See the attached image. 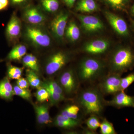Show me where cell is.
Segmentation results:
<instances>
[{
  "instance_id": "d590c367",
  "label": "cell",
  "mask_w": 134,
  "mask_h": 134,
  "mask_svg": "<svg viewBox=\"0 0 134 134\" xmlns=\"http://www.w3.org/2000/svg\"><path fill=\"white\" fill-rule=\"evenodd\" d=\"M77 0H63L65 5L68 7L72 8L74 7L75 2Z\"/></svg>"
},
{
  "instance_id": "1f68e13d",
  "label": "cell",
  "mask_w": 134,
  "mask_h": 134,
  "mask_svg": "<svg viewBox=\"0 0 134 134\" xmlns=\"http://www.w3.org/2000/svg\"><path fill=\"white\" fill-rule=\"evenodd\" d=\"M134 82V73L130 74L123 78H121L120 83V90L124 91Z\"/></svg>"
},
{
  "instance_id": "74e56055",
  "label": "cell",
  "mask_w": 134,
  "mask_h": 134,
  "mask_svg": "<svg viewBox=\"0 0 134 134\" xmlns=\"http://www.w3.org/2000/svg\"><path fill=\"white\" fill-rule=\"evenodd\" d=\"M131 24H132V25L133 27L134 28V20L133 19H131Z\"/></svg>"
},
{
  "instance_id": "5b68a950",
  "label": "cell",
  "mask_w": 134,
  "mask_h": 134,
  "mask_svg": "<svg viewBox=\"0 0 134 134\" xmlns=\"http://www.w3.org/2000/svg\"><path fill=\"white\" fill-rule=\"evenodd\" d=\"M57 81L66 96H74L79 90L80 81L77 73L72 69L63 71L58 76Z\"/></svg>"
},
{
  "instance_id": "52a82bcc",
  "label": "cell",
  "mask_w": 134,
  "mask_h": 134,
  "mask_svg": "<svg viewBox=\"0 0 134 134\" xmlns=\"http://www.w3.org/2000/svg\"><path fill=\"white\" fill-rule=\"evenodd\" d=\"M121 75L110 73L102 79L99 88L103 95H114L121 91Z\"/></svg>"
},
{
  "instance_id": "6da1fadb",
  "label": "cell",
  "mask_w": 134,
  "mask_h": 134,
  "mask_svg": "<svg viewBox=\"0 0 134 134\" xmlns=\"http://www.w3.org/2000/svg\"><path fill=\"white\" fill-rule=\"evenodd\" d=\"M77 104L84 115H95L100 117L105 106L103 94L99 88L91 87L79 93L77 99Z\"/></svg>"
},
{
  "instance_id": "4fadbf2b",
  "label": "cell",
  "mask_w": 134,
  "mask_h": 134,
  "mask_svg": "<svg viewBox=\"0 0 134 134\" xmlns=\"http://www.w3.org/2000/svg\"><path fill=\"white\" fill-rule=\"evenodd\" d=\"M106 106H112L117 108L125 107L134 108V97L127 95L124 91H120L114 94L111 100H106Z\"/></svg>"
},
{
  "instance_id": "d4e9b609",
  "label": "cell",
  "mask_w": 134,
  "mask_h": 134,
  "mask_svg": "<svg viewBox=\"0 0 134 134\" xmlns=\"http://www.w3.org/2000/svg\"><path fill=\"white\" fill-rule=\"evenodd\" d=\"M40 1L42 8L46 12L54 13L59 8V0H40Z\"/></svg>"
},
{
  "instance_id": "d6986e66",
  "label": "cell",
  "mask_w": 134,
  "mask_h": 134,
  "mask_svg": "<svg viewBox=\"0 0 134 134\" xmlns=\"http://www.w3.org/2000/svg\"><path fill=\"white\" fill-rule=\"evenodd\" d=\"M27 52L26 46L23 44L17 45L9 52L6 58L10 61L20 60L26 55Z\"/></svg>"
},
{
  "instance_id": "cb8c5ba5",
  "label": "cell",
  "mask_w": 134,
  "mask_h": 134,
  "mask_svg": "<svg viewBox=\"0 0 134 134\" xmlns=\"http://www.w3.org/2000/svg\"><path fill=\"white\" fill-rule=\"evenodd\" d=\"M26 79L30 86L35 88H38L41 86L42 81L39 77L38 74L29 69L26 70Z\"/></svg>"
},
{
  "instance_id": "3957f363",
  "label": "cell",
  "mask_w": 134,
  "mask_h": 134,
  "mask_svg": "<svg viewBox=\"0 0 134 134\" xmlns=\"http://www.w3.org/2000/svg\"><path fill=\"white\" fill-rule=\"evenodd\" d=\"M104 68L103 62L98 59L84 58L79 64L77 73L80 82H87L95 81L102 76Z\"/></svg>"
},
{
  "instance_id": "e575fe53",
  "label": "cell",
  "mask_w": 134,
  "mask_h": 134,
  "mask_svg": "<svg viewBox=\"0 0 134 134\" xmlns=\"http://www.w3.org/2000/svg\"><path fill=\"white\" fill-rule=\"evenodd\" d=\"M9 4V0H0V11L5 10Z\"/></svg>"
},
{
  "instance_id": "7402d4cb",
  "label": "cell",
  "mask_w": 134,
  "mask_h": 134,
  "mask_svg": "<svg viewBox=\"0 0 134 134\" xmlns=\"http://www.w3.org/2000/svg\"><path fill=\"white\" fill-rule=\"evenodd\" d=\"M22 62L24 66L32 70L38 74L40 71V67L38 60L32 54H28L22 58Z\"/></svg>"
},
{
  "instance_id": "83f0119b",
  "label": "cell",
  "mask_w": 134,
  "mask_h": 134,
  "mask_svg": "<svg viewBox=\"0 0 134 134\" xmlns=\"http://www.w3.org/2000/svg\"><path fill=\"white\" fill-rule=\"evenodd\" d=\"M99 117L95 115H90L85 121L86 127L90 130L96 132L97 129L100 126V122Z\"/></svg>"
},
{
  "instance_id": "ffe728a7",
  "label": "cell",
  "mask_w": 134,
  "mask_h": 134,
  "mask_svg": "<svg viewBox=\"0 0 134 134\" xmlns=\"http://www.w3.org/2000/svg\"><path fill=\"white\" fill-rule=\"evenodd\" d=\"M113 9L118 11H126L132 0H99Z\"/></svg>"
},
{
  "instance_id": "9c48e42d",
  "label": "cell",
  "mask_w": 134,
  "mask_h": 134,
  "mask_svg": "<svg viewBox=\"0 0 134 134\" xmlns=\"http://www.w3.org/2000/svg\"><path fill=\"white\" fill-rule=\"evenodd\" d=\"M69 17L68 13L62 11L56 15L51 21L50 30L54 37L56 39L60 40L63 38L65 35Z\"/></svg>"
},
{
  "instance_id": "603a6c76",
  "label": "cell",
  "mask_w": 134,
  "mask_h": 134,
  "mask_svg": "<svg viewBox=\"0 0 134 134\" xmlns=\"http://www.w3.org/2000/svg\"><path fill=\"white\" fill-rule=\"evenodd\" d=\"M81 108L78 105H69L65 107L61 111L60 114L74 119L81 120L79 117Z\"/></svg>"
},
{
  "instance_id": "f1b7e54d",
  "label": "cell",
  "mask_w": 134,
  "mask_h": 134,
  "mask_svg": "<svg viewBox=\"0 0 134 134\" xmlns=\"http://www.w3.org/2000/svg\"><path fill=\"white\" fill-rule=\"evenodd\" d=\"M99 128L101 134H117L112 123L108 121L105 118L103 119L100 122Z\"/></svg>"
},
{
  "instance_id": "ba28073f",
  "label": "cell",
  "mask_w": 134,
  "mask_h": 134,
  "mask_svg": "<svg viewBox=\"0 0 134 134\" xmlns=\"http://www.w3.org/2000/svg\"><path fill=\"white\" fill-rule=\"evenodd\" d=\"M23 17L29 25L42 26L47 20L46 15L36 6L27 5L23 12Z\"/></svg>"
},
{
  "instance_id": "4316f807",
  "label": "cell",
  "mask_w": 134,
  "mask_h": 134,
  "mask_svg": "<svg viewBox=\"0 0 134 134\" xmlns=\"http://www.w3.org/2000/svg\"><path fill=\"white\" fill-rule=\"evenodd\" d=\"M23 69V68H19L10 64H8L7 69L8 77L9 79L16 80L19 79L21 77Z\"/></svg>"
},
{
  "instance_id": "8992f818",
  "label": "cell",
  "mask_w": 134,
  "mask_h": 134,
  "mask_svg": "<svg viewBox=\"0 0 134 134\" xmlns=\"http://www.w3.org/2000/svg\"><path fill=\"white\" fill-rule=\"evenodd\" d=\"M70 60L69 54L62 51H58L52 54L47 60L45 65L46 74L52 76L60 71Z\"/></svg>"
},
{
  "instance_id": "ac0fdd59",
  "label": "cell",
  "mask_w": 134,
  "mask_h": 134,
  "mask_svg": "<svg viewBox=\"0 0 134 134\" xmlns=\"http://www.w3.org/2000/svg\"><path fill=\"white\" fill-rule=\"evenodd\" d=\"M8 77L0 81V97L6 100H11L14 95L13 87Z\"/></svg>"
},
{
  "instance_id": "d6a6232c",
  "label": "cell",
  "mask_w": 134,
  "mask_h": 134,
  "mask_svg": "<svg viewBox=\"0 0 134 134\" xmlns=\"http://www.w3.org/2000/svg\"><path fill=\"white\" fill-rule=\"evenodd\" d=\"M16 83L17 85L21 88L29 89V86H30L27 79L23 77H21L17 79Z\"/></svg>"
},
{
  "instance_id": "7a4b0ae2",
  "label": "cell",
  "mask_w": 134,
  "mask_h": 134,
  "mask_svg": "<svg viewBox=\"0 0 134 134\" xmlns=\"http://www.w3.org/2000/svg\"><path fill=\"white\" fill-rule=\"evenodd\" d=\"M134 65V55L127 47H120L114 51L110 60V73L121 75L132 69Z\"/></svg>"
},
{
  "instance_id": "2e32d148",
  "label": "cell",
  "mask_w": 134,
  "mask_h": 134,
  "mask_svg": "<svg viewBox=\"0 0 134 134\" xmlns=\"http://www.w3.org/2000/svg\"><path fill=\"white\" fill-rule=\"evenodd\" d=\"M34 108L36 113V119L39 124L46 125L52 123L48 105L44 104H34Z\"/></svg>"
},
{
  "instance_id": "4dcf8cb0",
  "label": "cell",
  "mask_w": 134,
  "mask_h": 134,
  "mask_svg": "<svg viewBox=\"0 0 134 134\" xmlns=\"http://www.w3.org/2000/svg\"><path fill=\"white\" fill-rule=\"evenodd\" d=\"M36 99L40 103H43L49 100V94L46 89L42 86L37 89L35 93Z\"/></svg>"
},
{
  "instance_id": "30bf717a",
  "label": "cell",
  "mask_w": 134,
  "mask_h": 134,
  "mask_svg": "<svg viewBox=\"0 0 134 134\" xmlns=\"http://www.w3.org/2000/svg\"><path fill=\"white\" fill-rule=\"evenodd\" d=\"M22 31L21 21L14 12L9 21L6 29V35L8 41L14 43L19 40Z\"/></svg>"
},
{
  "instance_id": "44dd1931",
  "label": "cell",
  "mask_w": 134,
  "mask_h": 134,
  "mask_svg": "<svg viewBox=\"0 0 134 134\" xmlns=\"http://www.w3.org/2000/svg\"><path fill=\"white\" fill-rule=\"evenodd\" d=\"M65 35L72 42H75L79 39L81 35L80 29L74 21H70L67 25Z\"/></svg>"
},
{
  "instance_id": "f546056e",
  "label": "cell",
  "mask_w": 134,
  "mask_h": 134,
  "mask_svg": "<svg viewBox=\"0 0 134 134\" xmlns=\"http://www.w3.org/2000/svg\"><path fill=\"white\" fill-rule=\"evenodd\" d=\"M15 95L19 96L26 100H30L31 98V93L29 89L21 88L17 85L13 86Z\"/></svg>"
},
{
  "instance_id": "484cf974",
  "label": "cell",
  "mask_w": 134,
  "mask_h": 134,
  "mask_svg": "<svg viewBox=\"0 0 134 134\" xmlns=\"http://www.w3.org/2000/svg\"><path fill=\"white\" fill-rule=\"evenodd\" d=\"M41 86L47 88L53 91L65 96L61 86L57 81L54 79H48L44 80L41 82Z\"/></svg>"
},
{
  "instance_id": "e0dca14e",
  "label": "cell",
  "mask_w": 134,
  "mask_h": 134,
  "mask_svg": "<svg viewBox=\"0 0 134 134\" xmlns=\"http://www.w3.org/2000/svg\"><path fill=\"white\" fill-rule=\"evenodd\" d=\"M98 6L95 0H79L76 5L77 11L82 13H91L97 11Z\"/></svg>"
},
{
  "instance_id": "7c38bea8",
  "label": "cell",
  "mask_w": 134,
  "mask_h": 134,
  "mask_svg": "<svg viewBox=\"0 0 134 134\" xmlns=\"http://www.w3.org/2000/svg\"><path fill=\"white\" fill-rule=\"evenodd\" d=\"M104 14L108 23L116 33L122 36L129 35L128 27L124 19L110 11H105Z\"/></svg>"
},
{
  "instance_id": "5bb4252c",
  "label": "cell",
  "mask_w": 134,
  "mask_h": 134,
  "mask_svg": "<svg viewBox=\"0 0 134 134\" xmlns=\"http://www.w3.org/2000/svg\"><path fill=\"white\" fill-rule=\"evenodd\" d=\"M110 43L104 39H97L86 43L84 46L85 52L93 55H99L106 52L109 48Z\"/></svg>"
},
{
  "instance_id": "277c9868",
  "label": "cell",
  "mask_w": 134,
  "mask_h": 134,
  "mask_svg": "<svg viewBox=\"0 0 134 134\" xmlns=\"http://www.w3.org/2000/svg\"><path fill=\"white\" fill-rule=\"evenodd\" d=\"M25 34L26 38L36 47L47 48L51 45L50 35L41 26L29 24L25 27Z\"/></svg>"
},
{
  "instance_id": "8d00e7d4",
  "label": "cell",
  "mask_w": 134,
  "mask_h": 134,
  "mask_svg": "<svg viewBox=\"0 0 134 134\" xmlns=\"http://www.w3.org/2000/svg\"><path fill=\"white\" fill-rule=\"evenodd\" d=\"M130 12L132 16L134 17V3L130 8Z\"/></svg>"
},
{
  "instance_id": "8fae6325",
  "label": "cell",
  "mask_w": 134,
  "mask_h": 134,
  "mask_svg": "<svg viewBox=\"0 0 134 134\" xmlns=\"http://www.w3.org/2000/svg\"><path fill=\"white\" fill-rule=\"evenodd\" d=\"M76 15L81 23L83 29L86 32H98L104 29L103 23L97 17L80 14Z\"/></svg>"
},
{
  "instance_id": "9a60e30c",
  "label": "cell",
  "mask_w": 134,
  "mask_h": 134,
  "mask_svg": "<svg viewBox=\"0 0 134 134\" xmlns=\"http://www.w3.org/2000/svg\"><path fill=\"white\" fill-rule=\"evenodd\" d=\"M81 120L71 119L59 114L55 117L53 124L55 126L66 129H70L80 126Z\"/></svg>"
},
{
  "instance_id": "836d02e7",
  "label": "cell",
  "mask_w": 134,
  "mask_h": 134,
  "mask_svg": "<svg viewBox=\"0 0 134 134\" xmlns=\"http://www.w3.org/2000/svg\"><path fill=\"white\" fill-rule=\"evenodd\" d=\"M31 0H10L12 5L15 6H25L28 4Z\"/></svg>"
}]
</instances>
